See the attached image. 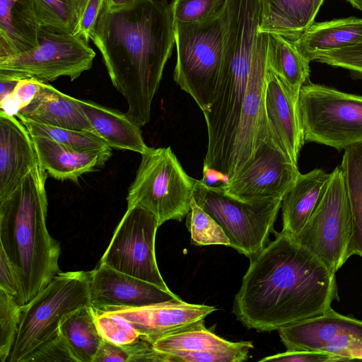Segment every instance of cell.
Returning <instances> with one entry per match:
<instances>
[{
	"instance_id": "4dcf8cb0",
	"label": "cell",
	"mask_w": 362,
	"mask_h": 362,
	"mask_svg": "<svg viewBox=\"0 0 362 362\" xmlns=\"http://www.w3.org/2000/svg\"><path fill=\"white\" fill-rule=\"evenodd\" d=\"M186 224L192 244L230 245V241L220 225L195 202L192 197Z\"/></svg>"
},
{
	"instance_id": "d6986e66",
	"label": "cell",
	"mask_w": 362,
	"mask_h": 362,
	"mask_svg": "<svg viewBox=\"0 0 362 362\" xmlns=\"http://www.w3.org/2000/svg\"><path fill=\"white\" fill-rule=\"evenodd\" d=\"M40 164L54 179L78 182L83 175L95 171L109 160L112 148L78 151L52 139L31 136Z\"/></svg>"
},
{
	"instance_id": "44dd1931",
	"label": "cell",
	"mask_w": 362,
	"mask_h": 362,
	"mask_svg": "<svg viewBox=\"0 0 362 362\" xmlns=\"http://www.w3.org/2000/svg\"><path fill=\"white\" fill-rule=\"evenodd\" d=\"M293 42L305 59L315 61L327 52L362 43V18L313 23Z\"/></svg>"
},
{
	"instance_id": "83f0119b",
	"label": "cell",
	"mask_w": 362,
	"mask_h": 362,
	"mask_svg": "<svg viewBox=\"0 0 362 362\" xmlns=\"http://www.w3.org/2000/svg\"><path fill=\"white\" fill-rule=\"evenodd\" d=\"M267 63V68L298 95L310 81V62L298 52L293 41L280 35L269 33Z\"/></svg>"
},
{
	"instance_id": "ba28073f",
	"label": "cell",
	"mask_w": 362,
	"mask_h": 362,
	"mask_svg": "<svg viewBox=\"0 0 362 362\" xmlns=\"http://www.w3.org/2000/svg\"><path fill=\"white\" fill-rule=\"evenodd\" d=\"M192 197L222 228L229 247L250 259L269 243L282 199L243 202L226 194L219 186L197 180Z\"/></svg>"
},
{
	"instance_id": "30bf717a",
	"label": "cell",
	"mask_w": 362,
	"mask_h": 362,
	"mask_svg": "<svg viewBox=\"0 0 362 362\" xmlns=\"http://www.w3.org/2000/svg\"><path fill=\"white\" fill-rule=\"evenodd\" d=\"M352 233L351 207L340 165L331 173L325 192L294 240L333 273L348 260Z\"/></svg>"
},
{
	"instance_id": "f6af8a7d",
	"label": "cell",
	"mask_w": 362,
	"mask_h": 362,
	"mask_svg": "<svg viewBox=\"0 0 362 362\" xmlns=\"http://www.w3.org/2000/svg\"><path fill=\"white\" fill-rule=\"evenodd\" d=\"M136 0H103L104 4L109 9H117L128 6Z\"/></svg>"
},
{
	"instance_id": "b9f144b4",
	"label": "cell",
	"mask_w": 362,
	"mask_h": 362,
	"mask_svg": "<svg viewBox=\"0 0 362 362\" xmlns=\"http://www.w3.org/2000/svg\"><path fill=\"white\" fill-rule=\"evenodd\" d=\"M40 81L33 78L22 79L18 81L11 98L18 109L28 104L40 88Z\"/></svg>"
},
{
	"instance_id": "2e32d148",
	"label": "cell",
	"mask_w": 362,
	"mask_h": 362,
	"mask_svg": "<svg viewBox=\"0 0 362 362\" xmlns=\"http://www.w3.org/2000/svg\"><path fill=\"white\" fill-rule=\"evenodd\" d=\"M298 95L267 68L264 108L274 141L296 165L305 144L298 108Z\"/></svg>"
},
{
	"instance_id": "e0dca14e",
	"label": "cell",
	"mask_w": 362,
	"mask_h": 362,
	"mask_svg": "<svg viewBox=\"0 0 362 362\" xmlns=\"http://www.w3.org/2000/svg\"><path fill=\"white\" fill-rule=\"evenodd\" d=\"M40 162L31 135L15 115L0 111V201Z\"/></svg>"
},
{
	"instance_id": "8fae6325",
	"label": "cell",
	"mask_w": 362,
	"mask_h": 362,
	"mask_svg": "<svg viewBox=\"0 0 362 362\" xmlns=\"http://www.w3.org/2000/svg\"><path fill=\"white\" fill-rule=\"evenodd\" d=\"M156 216L140 206L127 208L99 264L151 283L170 292L156 262Z\"/></svg>"
},
{
	"instance_id": "7bdbcfd3",
	"label": "cell",
	"mask_w": 362,
	"mask_h": 362,
	"mask_svg": "<svg viewBox=\"0 0 362 362\" xmlns=\"http://www.w3.org/2000/svg\"><path fill=\"white\" fill-rule=\"evenodd\" d=\"M201 180L209 186H214V184L219 182L221 185L226 183L228 178L216 170L203 168V178Z\"/></svg>"
},
{
	"instance_id": "6da1fadb",
	"label": "cell",
	"mask_w": 362,
	"mask_h": 362,
	"mask_svg": "<svg viewBox=\"0 0 362 362\" xmlns=\"http://www.w3.org/2000/svg\"><path fill=\"white\" fill-rule=\"evenodd\" d=\"M339 300L335 274L281 231L250 259L233 313L248 329L271 332L319 316Z\"/></svg>"
},
{
	"instance_id": "ee69618b",
	"label": "cell",
	"mask_w": 362,
	"mask_h": 362,
	"mask_svg": "<svg viewBox=\"0 0 362 362\" xmlns=\"http://www.w3.org/2000/svg\"><path fill=\"white\" fill-rule=\"evenodd\" d=\"M17 83L16 81H0V100L12 94Z\"/></svg>"
},
{
	"instance_id": "9a60e30c",
	"label": "cell",
	"mask_w": 362,
	"mask_h": 362,
	"mask_svg": "<svg viewBox=\"0 0 362 362\" xmlns=\"http://www.w3.org/2000/svg\"><path fill=\"white\" fill-rule=\"evenodd\" d=\"M216 310L214 306L188 303L180 298L141 307H110L100 310L124 317L141 337L151 342L204 320Z\"/></svg>"
},
{
	"instance_id": "60d3db41",
	"label": "cell",
	"mask_w": 362,
	"mask_h": 362,
	"mask_svg": "<svg viewBox=\"0 0 362 362\" xmlns=\"http://www.w3.org/2000/svg\"><path fill=\"white\" fill-rule=\"evenodd\" d=\"M103 3V0H89L76 34L88 42Z\"/></svg>"
},
{
	"instance_id": "1f68e13d",
	"label": "cell",
	"mask_w": 362,
	"mask_h": 362,
	"mask_svg": "<svg viewBox=\"0 0 362 362\" xmlns=\"http://www.w3.org/2000/svg\"><path fill=\"white\" fill-rule=\"evenodd\" d=\"M22 306L16 298L0 289V361H7L17 334Z\"/></svg>"
},
{
	"instance_id": "277c9868",
	"label": "cell",
	"mask_w": 362,
	"mask_h": 362,
	"mask_svg": "<svg viewBox=\"0 0 362 362\" xmlns=\"http://www.w3.org/2000/svg\"><path fill=\"white\" fill-rule=\"evenodd\" d=\"M228 19L226 6L207 21L174 25L177 58L173 79L202 112L210 106L216 90Z\"/></svg>"
},
{
	"instance_id": "d6a6232c",
	"label": "cell",
	"mask_w": 362,
	"mask_h": 362,
	"mask_svg": "<svg viewBox=\"0 0 362 362\" xmlns=\"http://www.w3.org/2000/svg\"><path fill=\"white\" fill-rule=\"evenodd\" d=\"M227 0H173L175 23H199L207 21L222 11Z\"/></svg>"
},
{
	"instance_id": "7c38bea8",
	"label": "cell",
	"mask_w": 362,
	"mask_h": 362,
	"mask_svg": "<svg viewBox=\"0 0 362 362\" xmlns=\"http://www.w3.org/2000/svg\"><path fill=\"white\" fill-rule=\"evenodd\" d=\"M300 174L298 165L269 136L259 144L251 162L218 186L243 202L282 199Z\"/></svg>"
},
{
	"instance_id": "ffe728a7",
	"label": "cell",
	"mask_w": 362,
	"mask_h": 362,
	"mask_svg": "<svg viewBox=\"0 0 362 362\" xmlns=\"http://www.w3.org/2000/svg\"><path fill=\"white\" fill-rule=\"evenodd\" d=\"M40 28L33 0H0V58L36 48Z\"/></svg>"
},
{
	"instance_id": "e575fe53",
	"label": "cell",
	"mask_w": 362,
	"mask_h": 362,
	"mask_svg": "<svg viewBox=\"0 0 362 362\" xmlns=\"http://www.w3.org/2000/svg\"><path fill=\"white\" fill-rule=\"evenodd\" d=\"M315 61L346 69L353 77L362 78V43L327 52Z\"/></svg>"
},
{
	"instance_id": "9c48e42d",
	"label": "cell",
	"mask_w": 362,
	"mask_h": 362,
	"mask_svg": "<svg viewBox=\"0 0 362 362\" xmlns=\"http://www.w3.org/2000/svg\"><path fill=\"white\" fill-rule=\"evenodd\" d=\"M38 42L32 50L0 58V81L33 78L47 83L66 76L72 81L93 66L95 52L77 34L41 26Z\"/></svg>"
},
{
	"instance_id": "7a4b0ae2",
	"label": "cell",
	"mask_w": 362,
	"mask_h": 362,
	"mask_svg": "<svg viewBox=\"0 0 362 362\" xmlns=\"http://www.w3.org/2000/svg\"><path fill=\"white\" fill-rule=\"evenodd\" d=\"M168 0H136L117 9L103 3L91 40L99 49L114 87L124 98L127 116L139 127L151 105L175 45Z\"/></svg>"
},
{
	"instance_id": "ab89813d",
	"label": "cell",
	"mask_w": 362,
	"mask_h": 362,
	"mask_svg": "<svg viewBox=\"0 0 362 362\" xmlns=\"http://www.w3.org/2000/svg\"><path fill=\"white\" fill-rule=\"evenodd\" d=\"M131 344L119 345L104 339L94 362L131 361Z\"/></svg>"
},
{
	"instance_id": "f546056e",
	"label": "cell",
	"mask_w": 362,
	"mask_h": 362,
	"mask_svg": "<svg viewBox=\"0 0 362 362\" xmlns=\"http://www.w3.org/2000/svg\"><path fill=\"white\" fill-rule=\"evenodd\" d=\"M20 121L31 136L47 138L74 150L96 151L111 148L99 135L91 132L60 128L27 119Z\"/></svg>"
},
{
	"instance_id": "484cf974",
	"label": "cell",
	"mask_w": 362,
	"mask_h": 362,
	"mask_svg": "<svg viewBox=\"0 0 362 362\" xmlns=\"http://www.w3.org/2000/svg\"><path fill=\"white\" fill-rule=\"evenodd\" d=\"M59 333L76 362H94L104 339L91 305L81 307L68 315L61 322Z\"/></svg>"
},
{
	"instance_id": "f1b7e54d",
	"label": "cell",
	"mask_w": 362,
	"mask_h": 362,
	"mask_svg": "<svg viewBox=\"0 0 362 362\" xmlns=\"http://www.w3.org/2000/svg\"><path fill=\"white\" fill-rule=\"evenodd\" d=\"M42 27L76 34L89 0H33Z\"/></svg>"
},
{
	"instance_id": "603a6c76",
	"label": "cell",
	"mask_w": 362,
	"mask_h": 362,
	"mask_svg": "<svg viewBox=\"0 0 362 362\" xmlns=\"http://www.w3.org/2000/svg\"><path fill=\"white\" fill-rule=\"evenodd\" d=\"M329 175L322 168L299 175L282 199V232L291 236L300 232L322 196Z\"/></svg>"
},
{
	"instance_id": "d590c367",
	"label": "cell",
	"mask_w": 362,
	"mask_h": 362,
	"mask_svg": "<svg viewBox=\"0 0 362 362\" xmlns=\"http://www.w3.org/2000/svg\"><path fill=\"white\" fill-rule=\"evenodd\" d=\"M170 362H242L249 352H192L176 351L168 354Z\"/></svg>"
},
{
	"instance_id": "ac0fdd59",
	"label": "cell",
	"mask_w": 362,
	"mask_h": 362,
	"mask_svg": "<svg viewBox=\"0 0 362 362\" xmlns=\"http://www.w3.org/2000/svg\"><path fill=\"white\" fill-rule=\"evenodd\" d=\"M14 115L20 120L27 119L96 134L77 99L60 92L46 82L40 81V88L32 100Z\"/></svg>"
},
{
	"instance_id": "bcb514c9",
	"label": "cell",
	"mask_w": 362,
	"mask_h": 362,
	"mask_svg": "<svg viewBox=\"0 0 362 362\" xmlns=\"http://www.w3.org/2000/svg\"><path fill=\"white\" fill-rule=\"evenodd\" d=\"M349 2L353 7L362 11V0H345Z\"/></svg>"
},
{
	"instance_id": "52a82bcc",
	"label": "cell",
	"mask_w": 362,
	"mask_h": 362,
	"mask_svg": "<svg viewBox=\"0 0 362 362\" xmlns=\"http://www.w3.org/2000/svg\"><path fill=\"white\" fill-rule=\"evenodd\" d=\"M298 108L305 143L337 151L362 144V95L309 81L299 91Z\"/></svg>"
},
{
	"instance_id": "5b68a950",
	"label": "cell",
	"mask_w": 362,
	"mask_h": 362,
	"mask_svg": "<svg viewBox=\"0 0 362 362\" xmlns=\"http://www.w3.org/2000/svg\"><path fill=\"white\" fill-rule=\"evenodd\" d=\"M90 305L89 272H60L32 300L22 305L8 362H25L39 346L59 333L62 321Z\"/></svg>"
},
{
	"instance_id": "cb8c5ba5",
	"label": "cell",
	"mask_w": 362,
	"mask_h": 362,
	"mask_svg": "<svg viewBox=\"0 0 362 362\" xmlns=\"http://www.w3.org/2000/svg\"><path fill=\"white\" fill-rule=\"evenodd\" d=\"M259 32L294 41L313 23L324 0H261Z\"/></svg>"
},
{
	"instance_id": "4fadbf2b",
	"label": "cell",
	"mask_w": 362,
	"mask_h": 362,
	"mask_svg": "<svg viewBox=\"0 0 362 362\" xmlns=\"http://www.w3.org/2000/svg\"><path fill=\"white\" fill-rule=\"evenodd\" d=\"M278 331L287 350L322 351L336 356L340 361L362 360V320L332 308Z\"/></svg>"
},
{
	"instance_id": "3957f363",
	"label": "cell",
	"mask_w": 362,
	"mask_h": 362,
	"mask_svg": "<svg viewBox=\"0 0 362 362\" xmlns=\"http://www.w3.org/2000/svg\"><path fill=\"white\" fill-rule=\"evenodd\" d=\"M47 173L39 162L16 188L0 201V243L20 284L23 305L59 272V242L46 226Z\"/></svg>"
},
{
	"instance_id": "f35d334b",
	"label": "cell",
	"mask_w": 362,
	"mask_h": 362,
	"mask_svg": "<svg viewBox=\"0 0 362 362\" xmlns=\"http://www.w3.org/2000/svg\"><path fill=\"white\" fill-rule=\"evenodd\" d=\"M0 289L13 296L23 305L20 284L14 268L4 250L0 249Z\"/></svg>"
},
{
	"instance_id": "5bb4252c",
	"label": "cell",
	"mask_w": 362,
	"mask_h": 362,
	"mask_svg": "<svg viewBox=\"0 0 362 362\" xmlns=\"http://www.w3.org/2000/svg\"><path fill=\"white\" fill-rule=\"evenodd\" d=\"M89 275L90 305L95 309L141 307L180 299L172 291L103 264Z\"/></svg>"
},
{
	"instance_id": "8d00e7d4",
	"label": "cell",
	"mask_w": 362,
	"mask_h": 362,
	"mask_svg": "<svg viewBox=\"0 0 362 362\" xmlns=\"http://www.w3.org/2000/svg\"><path fill=\"white\" fill-rule=\"evenodd\" d=\"M76 361L65 340L59 333L33 351L25 362Z\"/></svg>"
},
{
	"instance_id": "8992f818",
	"label": "cell",
	"mask_w": 362,
	"mask_h": 362,
	"mask_svg": "<svg viewBox=\"0 0 362 362\" xmlns=\"http://www.w3.org/2000/svg\"><path fill=\"white\" fill-rule=\"evenodd\" d=\"M196 180L187 174L170 147H149L141 154L129 187L127 208L148 210L159 226L169 220L180 221L190 211Z\"/></svg>"
},
{
	"instance_id": "d4e9b609",
	"label": "cell",
	"mask_w": 362,
	"mask_h": 362,
	"mask_svg": "<svg viewBox=\"0 0 362 362\" xmlns=\"http://www.w3.org/2000/svg\"><path fill=\"white\" fill-rule=\"evenodd\" d=\"M150 343L157 351L162 354L176 351L249 352L253 348L251 341L233 342L218 337L205 327L204 320L158 337Z\"/></svg>"
},
{
	"instance_id": "4316f807",
	"label": "cell",
	"mask_w": 362,
	"mask_h": 362,
	"mask_svg": "<svg viewBox=\"0 0 362 362\" xmlns=\"http://www.w3.org/2000/svg\"><path fill=\"white\" fill-rule=\"evenodd\" d=\"M340 168L342 171L352 216V233L346 251L362 258V144L344 150Z\"/></svg>"
},
{
	"instance_id": "7402d4cb",
	"label": "cell",
	"mask_w": 362,
	"mask_h": 362,
	"mask_svg": "<svg viewBox=\"0 0 362 362\" xmlns=\"http://www.w3.org/2000/svg\"><path fill=\"white\" fill-rule=\"evenodd\" d=\"M95 132L111 147L144 153L148 146L144 142L141 127L120 111L91 100L77 99Z\"/></svg>"
},
{
	"instance_id": "74e56055",
	"label": "cell",
	"mask_w": 362,
	"mask_h": 362,
	"mask_svg": "<svg viewBox=\"0 0 362 362\" xmlns=\"http://www.w3.org/2000/svg\"><path fill=\"white\" fill-rule=\"evenodd\" d=\"M259 361L336 362L340 359L331 354L319 351L286 349L285 352L266 356Z\"/></svg>"
},
{
	"instance_id": "836d02e7",
	"label": "cell",
	"mask_w": 362,
	"mask_h": 362,
	"mask_svg": "<svg viewBox=\"0 0 362 362\" xmlns=\"http://www.w3.org/2000/svg\"><path fill=\"white\" fill-rule=\"evenodd\" d=\"M95 312L96 322L103 339L119 345L130 344L139 339L141 335L138 331L124 317L98 309H95Z\"/></svg>"
}]
</instances>
